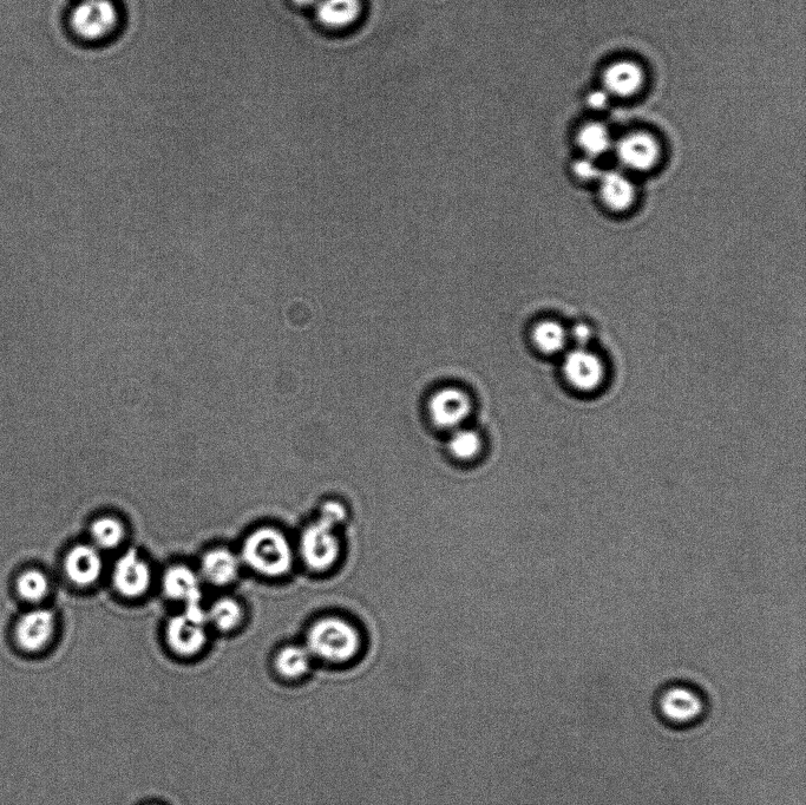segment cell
Wrapping results in <instances>:
<instances>
[{"mask_svg": "<svg viewBox=\"0 0 806 805\" xmlns=\"http://www.w3.org/2000/svg\"><path fill=\"white\" fill-rule=\"evenodd\" d=\"M306 649L314 660L333 667L356 664L364 649L358 627L339 617H327L314 623L306 637Z\"/></svg>", "mask_w": 806, "mask_h": 805, "instance_id": "obj_1", "label": "cell"}, {"mask_svg": "<svg viewBox=\"0 0 806 805\" xmlns=\"http://www.w3.org/2000/svg\"><path fill=\"white\" fill-rule=\"evenodd\" d=\"M342 503L330 501L321 509L319 519L304 530L300 539V554L307 567L314 572L330 569L342 553L336 528L346 519Z\"/></svg>", "mask_w": 806, "mask_h": 805, "instance_id": "obj_2", "label": "cell"}, {"mask_svg": "<svg viewBox=\"0 0 806 805\" xmlns=\"http://www.w3.org/2000/svg\"><path fill=\"white\" fill-rule=\"evenodd\" d=\"M240 559L264 577L280 578L291 572L294 555L291 543L283 533L265 527L247 536Z\"/></svg>", "mask_w": 806, "mask_h": 805, "instance_id": "obj_3", "label": "cell"}, {"mask_svg": "<svg viewBox=\"0 0 806 805\" xmlns=\"http://www.w3.org/2000/svg\"><path fill=\"white\" fill-rule=\"evenodd\" d=\"M121 22L114 0H81L70 12L69 25L77 38L97 43L115 34Z\"/></svg>", "mask_w": 806, "mask_h": 805, "instance_id": "obj_4", "label": "cell"}, {"mask_svg": "<svg viewBox=\"0 0 806 805\" xmlns=\"http://www.w3.org/2000/svg\"><path fill=\"white\" fill-rule=\"evenodd\" d=\"M655 710L666 724L674 728H687L703 719L706 700L696 687L676 683L664 687L659 692Z\"/></svg>", "mask_w": 806, "mask_h": 805, "instance_id": "obj_5", "label": "cell"}, {"mask_svg": "<svg viewBox=\"0 0 806 805\" xmlns=\"http://www.w3.org/2000/svg\"><path fill=\"white\" fill-rule=\"evenodd\" d=\"M57 620L54 612L36 608L22 615L15 627L16 644L24 653L39 654L48 649L55 638Z\"/></svg>", "mask_w": 806, "mask_h": 805, "instance_id": "obj_6", "label": "cell"}, {"mask_svg": "<svg viewBox=\"0 0 806 805\" xmlns=\"http://www.w3.org/2000/svg\"><path fill=\"white\" fill-rule=\"evenodd\" d=\"M428 411L438 428L458 429L473 411V401L463 389L448 386L430 397Z\"/></svg>", "mask_w": 806, "mask_h": 805, "instance_id": "obj_7", "label": "cell"}, {"mask_svg": "<svg viewBox=\"0 0 806 805\" xmlns=\"http://www.w3.org/2000/svg\"><path fill=\"white\" fill-rule=\"evenodd\" d=\"M152 579V569L135 549L124 553L114 567V587L126 598L142 597L152 585Z\"/></svg>", "mask_w": 806, "mask_h": 805, "instance_id": "obj_8", "label": "cell"}, {"mask_svg": "<svg viewBox=\"0 0 806 805\" xmlns=\"http://www.w3.org/2000/svg\"><path fill=\"white\" fill-rule=\"evenodd\" d=\"M207 623L183 612L169 620L166 637L170 649L180 656H194L207 643Z\"/></svg>", "mask_w": 806, "mask_h": 805, "instance_id": "obj_9", "label": "cell"}, {"mask_svg": "<svg viewBox=\"0 0 806 805\" xmlns=\"http://www.w3.org/2000/svg\"><path fill=\"white\" fill-rule=\"evenodd\" d=\"M563 373L573 388L583 392L595 390L605 378L604 364L586 349L568 353L563 362Z\"/></svg>", "mask_w": 806, "mask_h": 805, "instance_id": "obj_10", "label": "cell"}, {"mask_svg": "<svg viewBox=\"0 0 806 805\" xmlns=\"http://www.w3.org/2000/svg\"><path fill=\"white\" fill-rule=\"evenodd\" d=\"M617 156L621 165L637 172H646L655 165L660 157V146L651 134H628L617 143Z\"/></svg>", "mask_w": 806, "mask_h": 805, "instance_id": "obj_11", "label": "cell"}, {"mask_svg": "<svg viewBox=\"0 0 806 805\" xmlns=\"http://www.w3.org/2000/svg\"><path fill=\"white\" fill-rule=\"evenodd\" d=\"M64 571L76 586L94 585L103 573L100 549L93 545H78L72 548L64 560Z\"/></svg>", "mask_w": 806, "mask_h": 805, "instance_id": "obj_12", "label": "cell"}, {"mask_svg": "<svg viewBox=\"0 0 806 805\" xmlns=\"http://www.w3.org/2000/svg\"><path fill=\"white\" fill-rule=\"evenodd\" d=\"M604 90L611 97L627 98L638 94L645 83V73L633 61L615 62L602 76Z\"/></svg>", "mask_w": 806, "mask_h": 805, "instance_id": "obj_13", "label": "cell"}, {"mask_svg": "<svg viewBox=\"0 0 806 805\" xmlns=\"http://www.w3.org/2000/svg\"><path fill=\"white\" fill-rule=\"evenodd\" d=\"M318 23L332 31H344L355 26L363 16V0H320L316 8Z\"/></svg>", "mask_w": 806, "mask_h": 805, "instance_id": "obj_14", "label": "cell"}, {"mask_svg": "<svg viewBox=\"0 0 806 805\" xmlns=\"http://www.w3.org/2000/svg\"><path fill=\"white\" fill-rule=\"evenodd\" d=\"M162 586L169 599L182 601L185 607L201 604L200 578L192 568L183 565L170 567L163 577Z\"/></svg>", "mask_w": 806, "mask_h": 805, "instance_id": "obj_15", "label": "cell"}, {"mask_svg": "<svg viewBox=\"0 0 806 805\" xmlns=\"http://www.w3.org/2000/svg\"><path fill=\"white\" fill-rule=\"evenodd\" d=\"M241 559L226 548H215L203 555L201 574L203 579L215 586H226L237 580Z\"/></svg>", "mask_w": 806, "mask_h": 805, "instance_id": "obj_16", "label": "cell"}, {"mask_svg": "<svg viewBox=\"0 0 806 805\" xmlns=\"http://www.w3.org/2000/svg\"><path fill=\"white\" fill-rule=\"evenodd\" d=\"M600 193L605 204L613 211H625L635 199V188L626 175L619 172L602 173Z\"/></svg>", "mask_w": 806, "mask_h": 805, "instance_id": "obj_17", "label": "cell"}, {"mask_svg": "<svg viewBox=\"0 0 806 805\" xmlns=\"http://www.w3.org/2000/svg\"><path fill=\"white\" fill-rule=\"evenodd\" d=\"M313 661L306 646L290 645L278 653L275 658V667L281 677L298 680L310 673Z\"/></svg>", "mask_w": 806, "mask_h": 805, "instance_id": "obj_18", "label": "cell"}, {"mask_svg": "<svg viewBox=\"0 0 806 805\" xmlns=\"http://www.w3.org/2000/svg\"><path fill=\"white\" fill-rule=\"evenodd\" d=\"M567 331L555 320H542L533 327L532 342L543 355H556L565 349Z\"/></svg>", "mask_w": 806, "mask_h": 805, "instance_id": "obj_19", "label": "cell"}, {"mask_svg": "<svg viewBox=\"0 0 806 805\" xmlns=\"http://www.w3.org/2000/svg\"><path fill=\"white\" fill-rule=\"evenodd\" d=\"M578 143L589 159L605 155L613 147L609 130L600 123H588L580 129Z\"/></svg>", "mask_w": 806, "mask_h": 805, "instance_id": "obj_20", "label": "cell"}, {"mask_svg": "<svg viewBox=\"0 0 806 805\" xmlns=\"http://www.w3.org/2000/svg\"><path fill=\"white\" fill-rule=\"evenodd\" d=\"M208 624L216 630L231 632L235 630L244 619V610L237 600L222 598L215 601L211 610L207 611Z\"/></svg>", "mask_w": 806, "mask_h": 805, "instance_id": "obj_21", "label": "cell"}, {"mask_svg": "<svg viewBox=\"0 0 806 805\" xmlns=\"http://www.w3.org/2000/svg\"><path fill=\"white\" fill-rule=\"evenodd\" d=\"M91 539L98 549H113L119 547L126 536L123 523L115 517L104 516L93 522L90 527Z\"/></svg>", "mask_w": 806, "mask_h": 805, "instance_id": "obj_22", "label": "cell"}, {"mask_svg": "<svg viewBox=\"0 0 806 805\" xmlns=\"http://www.w3.org/2000/svg\"><path fill=\"white\" fill-rule=\"evenodd\" d=\"M17 592L25 601L38 604L47 598L50 592V581L47 574L39 569H28L19 575Z\"/></svg>", "mask_w": 806, "mask_h": 805, "instance_id": "obj_23", "label": "cell"}, {"mask_svg": "<svg viewBox=\"0 0 806 805\" xmlns=\"http://www.w3.org/2000/svg\"><path fill=\"white\" fill-rule=\"evenodd\" d=\"M483 447L482 437L475 430L456 429L449 440L448 448L457 460L470 461L481 453Z\"/></svg>", "mask_w": 806, "mask_h": 805, "instance_id": "obj_24", "label": "cell"}, {"mask_svg": "<svg viewBox=\"0 0 806 805\" xmlns=\"http://www.w3.org/2000/svg\"><path fill=\"white\" fill-rule=\"evenodd\" d=\"M573 170L579 179L585 181L599 180L602 175L600 168L596 166L594 160L589 159V157L576 161Z\"/></svg>", "mask_w": 806, "mask_h": 805, "instance_id": "obj_25", "label": "cell"}, {"mask_svg": "<svg viewBox=\"0 0 806 805\" xmlns=\"http://www.w3.org/2000/svg\"><path fill=\"white\" fill-rule=\"evenodd\" d=\"M609 100H611V96H609L604 89L594 90L587 96L588 107L598 111L606 109Z\"/></svg>", "mask_w": 806, "mask_h": 805, "instance_id": "obj_26", "label": "cell"}, {"mask_svg": "<svg viewBox=\"0 0 806 805\" xmlns=\"http://www.w3.org/2000/svg\"><path fill=\"white\" fill-rule=\"evenodd\" d=\"M572 338L574 342L580 346V349H585L589 340L592 339L591 327L585 324H578L573 327Z\"/></svg>", "mask_w": 806, "mask_h": 805, "instance_id": "obj_27", "label": "cell"}, {"mask_svg": "<svg viewBox=\"0 0 806 805\" xmlns=\"http://www.w3.org/2000/svg\"><path fill=\"white\" fill-rule=\"evenodd\" d=\"M320 0H292V3L300 9H314Z\"/></svg>", "mask_w": 806, "mask_h": 805, "instance_id": "obj_28", "label": "cell"}]
</instances>
